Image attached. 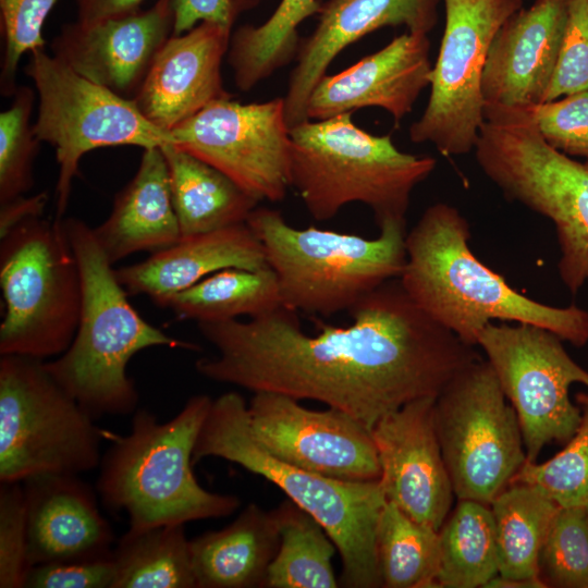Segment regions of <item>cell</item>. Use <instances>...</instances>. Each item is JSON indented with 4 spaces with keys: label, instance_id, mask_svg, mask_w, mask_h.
<instances>
[{
    "label": "cell",
    "instance_id": "cell-9",
    "mask_svg": "<svg viewBox=\"0 0 588 588\" xmlns=\"http://www.w3.org/2000/svg\"><path fill=\"white\" fill-rule=\"evenodd\" d=\"M44 362L0 355V482L81 475L100 464L103 429Z\"/></svg>",
    "mask_w": 588,
    "mask_h": 588
},
{
    "label": "cell",
    "instance_id": "cell-1",
    "mask_svg": "<svg viewBox=\"0 0 588 588\" xmlns=\"http://www.w3.org/2000/svg\"><path fill=\"white\" fill-rule=\"evenodd\" d=\"M352 323L318 322L307 334L283 306L248 321L198 322L217 350L195 368L203 377L256 392L313 400L340 409L371 431L385 415L437 397L482 357L407 295L399 278L348 310Z\"/></svg>",
    "mask_w": 588,
    "mask_h": 588
},
{
    "label": "cell",
    "instance_id": "cell-2",
    "mask_svg": "<svg viewBox=\"0 0 588 588\" xmlns=\"http://www.w3.org/2000/svg\"><path fill=\"white\" fill-rule=\"evenodd\" d=\"M469 238L468 221L445 203L427 207L406 233L399 280L421 310L471 346L494 320L538 326L576 347L588 343L587 310L550 306L516 291L475 256Z\"/></svg>",
    "mask_w": 588,
    "mask_h": 588
},
{
    "label": "cell",
    "instance_id": "cell-16",
    "mask_svg": "<svg viewBox=\"0 0 588 588\" xmlns=\"http://www.w3.org/2000/svg\"><path fill=\"white\" fill-rule=\"evenodd\" d=\"M434 403L427 396L405 404L382 417L371 436L385 500L439 531L455 494L436 430Z\"/></svg>",
    "mask_w": 588,
    "mask_h": 588
},
{
    "label": "cell",
    "instance_id": "cell-12",
    "mask_svg": "<svg viewBox=\"0 0 588 588\" xmlns=\"http://www.w3.org/2000/svg\"><path fill=\"white\" fill-rule=\"evenodd\" d=\"M444 30L430 75V95L409 138L430 143L445 156L474 151L485 120L482 75L502 24L523 0H442Z\"/></svg>",
    "mask_w": 588,
    "mask_h": 588
},
{
    "label": "cell",
    "instance_id": "cell-36",
    "mask_svg": "<svg viewBox=\"0 0 588 588\" xmlns=\"http://www.w3.org/2000/svg\"><path fill=\"white\" fill-rule=\"evenodd\" d=\"M546 587L588 588V511L586 505L560 507L539 556Z\"/></svg>",
    "mask_w": 588,
    "mask_h": 588
},
{
    "label": "cell",
    "instance_id": "cell-18",
    "mask_svg": "<svg viewBox=\"0 0 588 588\" xmlns=\"http://www.w3.org/2000/svg\"><path fill=\"white\" fill-rule=\"evenodd\" d=\"M441 0H327L313 33L301 39L296 65L283 97L289 128L307 121V102L331 62L350 45L382 27L405 26L428 35L437 25Z\"/></svg>",
    "mask_w": 588,
    "mask_h": 588
},
{
    "label": "cell",
    "instance_id": "cell-6",
    "mask_svg": "<svg viewBox=\"0 0 588 588\" xmlns=\"http://www.w3.org/2000/svg\"><path fill=\"white\" fill-rule=\"evenodd\" d=\"M290 182L308 213L327 221L351 203L370 208L378 224L405 220L415 187L437 160L401 151L390 134L358 127L352 113L290 128Z\"/></svg>",
    "mask_w": 588,
    "mask_h": 588
},
{
    "label": "cell",
    "instance_id": "cell-28",
    "mask_svg": "<svg viewBox=\"0 0 588 588\" xmlns=\"http://www.w3.org/2000/svg\"><path fill=\"white\" fill-rule=\"evenodd\" d=\"M490 507L495 526L499 575L541 580V548L561 506L530 486L511 483Z\"/></svg>",
    "mask_w": 588,
    "mask_h": 588
},
{
    "label": "cell",
    "instance_id": "cell-8",
    "mask_svg": "<svg viewBox=\"0 0 588 588\" xmlns=\"http://www.w3.org/2000/svg\"><path fill=\"white\" fill-rule=\"evenodd\" d=\"M0 355L58 357L73 341L83 284L64 218H34L0 238Z\"/></svg>",
    "mask_w": 588,
    "mask_h": 588
},
{
    "label": "cell",
    "instance_id": "cell-43",
    "mask_svg": "<svg viewBox=\"0 0 588 588\" xmlns=\"http://www.w3.org/2000/svg\"><path fill=\"white\" fill-rule=\"evenodd\" d=\"M48 199L47 193L40 192L0 204V238L23 222L42 217Z\"/></svg>",
    "mask_w": 588,
    "mask_h": 588
},
{
    "label": "cell",
    "instance_id": "cell-22",
    "mask_svg": "<svg viewBox=\"0 0 588 588\" xmlns=\"http://www.w3.org/2000/svg\"><path fill=\"white\" fill-rule=\"evenodd\" d=\"M568 0H536L499 28L482 75L486 103L528 108L544 101L561 49Z\"/></svg>",
    "mask_w": 588,
    "mask_h": 588
},
{
    "label": "cell",
    "instance_id": "cell-11",
    "mask_svg": "<svg viewBox=\"0 0 588 588\" xmlns=\"http://www.w3.org/2000/svg\"><path fill=\"white\" fill-rule=\"evenodd\" d=\"M483 358L436 397L434 424L458 500L490 505L527 461L517 415Z\"/></svg>",
    "mask_w": 588,
    "mask_h": 588
},
{
    "label": "cell",
    "instance_id": "cell-26",
    "mask_svg": "<svg viewBox=\"0 0 588 588\" xmlns=\"http://www.w3.org/2000/svg\"><path fill=\"white\" fill-rule=\"evenodd\" d=\"M160 148L182 236L245 223L258 206L259 201L209 163L173 144Z\"/></svg>",
    "mask_w": 588,
    "mask_h": 588
},
{
    "label": "cell",
    "instance_id": "cell-45",
    "mask_svg": "<svg viewBox=\"0 0 588 588\" xmlns=\"http://www.w3.org/2000/svg\"><path fill=\"white\" fill-rule=\"evenodd\" d=\"M483 588H547L541 580H524L505 578L501 575L492 577Z\"/></svg>",
    "mask_w": 588,
    "mask_h": 588
},
{
    "label": "cell",
    "instance_id": "cell-40",
    "mask_svg": "<svg viewBox=\"0 0 588 588\" xmlns=\"http://www.w3.org/2000/svg\"><path fill=\"white\" fill-rule=\"evenodd\" d=\"M588 89V0H568L556 68L544 101Z\"/></svg>",
    "mask_w": 588,
    "mask_h": 588
},
{
    "label": "cell",
    "instance_id": "cell-41",
    "mask_svg": "<svg viewBox=\"0 0 588 588\" xmlns=\"http://www.w3.org/2000/svg\"><path fill=\"white\" fill-rule=\"evenodd\" d=\"M114 578L112 556L50 562L28 567L23 588H112Z\"/></svg>",
    "mask_w": 588,
    "mask_h": 588
},
{
    "label": "cell",
    "instance_id": "cell-17",
    "mask_svg": "<svg viewBox=\"0 0 588 588\" xmlns=\"http://www.w3.org/2000/svg\"><path fill=\"white\" fill-rule=\"evenodd\" d=\"M173 28V0H157L144 11L66 23L50 47L56 59L81 76L133 99Z\"/></svg>",
    "mask_w": 588,
    "mask_h": 588
},
{
    "label": "cell",
    "instance_id": "cell-7",
    "mask_svg": "<svg viewBox=\"0 0 588 588\" xmlns=\"http://www.w3.org/2000/svg\"><path fill=\"white\" fill-rule=\"evenodd\" d=\"M277 275L282 306L332 316L350 310L381 284L401 275L406 260V221L387 220L379 234L308 226L297 229L278 210L256 207L246 220Z\"/></svg>",
    "mask_w": 588,
    "mask_h": 588
},
{
    "label": "cell",
    "instance_id": "cell-15",
    "mask_svg": "<svg viewBox=\"0 0 588 588\" xmlns=\"http://www.w3.org/2000/svg\"><path fill=\"white\" fill-rule=\"evenodd\" d=\"M257 440L296 467L345 481L379 480L371 431L348 414L309 409L275 392H256L247 404Z\"/></svg>",
    "mask_w": 588,
    "mask_h": 588
},
{
    "label": "cell",
    "instance_id": "cell-35",
    "mask_svg": "<svg viewBox=\"0 0 588 588\" xmlns=\"http://www.w3.org/2000/svg\"><path fill=\"white\" fill-rule=\"evenodd\" d=\"M0 113V204L25 195L34 186V161L40 140L30 125L35 91L17 86Z\"/></svg>",
    "mask_w": 588,
    "mask_h": 588
},
{
    "label": "cell",
    "instance_id": "cell-37",
    "mask_svg": "<svg viewBox=\"0 0 588 588\" xmlns=\"http://www.w3.org/2000/svg\"><path fill=\"white\" fill-rule=\"evenodd\" d=\"M58 0H0L1 33L4 50L0 73V91L13 96L21 58L45 48L44 24Z\"/></svg>",
    "mask_w": 588,
    "mask_h": 588
},
{
    "label": "cell",
    "instance_id": "cell-21",
    "mask_svg": "<svg viewBox=\"0 0 588 588\" xmlns=\"http://www.w3.org/2000/svg\"><path fill=\"white\" fill-rule=\"evenodd\" d=\"M22 485L28 567L112 556L113 529L100 512L97 490L79 475H37Z\"/></svg>",
    "mask_w": 588,
    "mask_h": 588
},
{
    "label": "cell",
    "instance_id": "cell-42",
    "mask_svg": "<svg viewBox=\"0 0 588 588\" xmlns=\"http://www.w3.org/2000/svg\"><path fill=\"white\" fill-rule=\"evenodd\" d=\"M260 0H173V35H181L201 22L232 29L236 20L253 10Z\"/></svg>",
    "mask_w": 588,
    "mask_h": 588
},
{
    "label": "cell",
    "instance_id": "cell-31",
    "mask_svg": "<svg viewBox=\"0 0 588 588\" xmlns=\"http://www.w3.org/2000/svg\"><path fill=\"white\" fill-rule=\"evenodd\" d=\"M438 534L437 588H483L499 574L495 526L490 505L458 500Z\"/></svg>",
    "mask_w": 588,
    "mask_h": 588
},
{
    "label": "cell",
    "instance_id": "cell-34",
    "mask_svg": "<svg viewBox=\"0 0 588 588\" xmlns=\"http://www.w3.org/2000/svg\"><path fill=\"white\" fill-rule=\"evenodd\" d=\"M576 400L581 421L564 449L543 463L526 461L511 481L537 489L561 507L588 503V394Z\"/></svg>",
    "mask_w": 588,
    "mask_h": 588
},
{
    "label": "cell",
    "instance_id": "cell-25",
    "mask_svg": "<svg viewBox=\"0 0 588 588\" xmlns=\"http://www.w3.org/2000/svg\"><path fill=\"white\" fill-rule=\"evenodd\" d=\"M279 541L273 510L247 504L228 526L189 540L197 588L265 587Z\"/></svg>",
    "mask_w": 588,
    "mask_h": 588
},
{
    "label": "cell",
    "instance_id": "cell-19",
    "mask_svg": "<svg viewBox=\"0 0 588 588\" xmlns=\"http://www.w3.org/2000/svg\"><path fill=\"white\" fill-rule=\"evenodd\" d=\"M431 70L428 35L406 32L344 71L324 74L309 96L307 119L320 121L377 107L399 125L430 85Z\"/></svg>",
    "mask_w": 588,
    "mask_h": 588
},
{
    "label": "cell",
    "instance_id": "cell-14",
    "mask_svg": "<svg viewBox=\"0 0 588 588\" xmlns=\"http://www.w3.org/2000/svg\"><path fill=\"white\" fill-rule=\"evenodd\" d=\"M174 146L223 172L257 201H281L291 187L292 140L283 98L241 103L232 95L171 131Z\"/></svg>",
    "mask_w": 588,
    "mask_h": 588
},
{
    "label": "cell",
    "instance_id": "cell-38",
    "mask_svg": "<svg viewBox=\"0 0 588 588\" xmlns=\"http://www.w3.org/2000/svg\"><path fill=\"white\" fill-rule=\"evenodd\" d=\"M528 108L551 147L588 162V89Z\"/></svg>",
    "mask_w": 588,
    "mask_h": 588
},
{
    "label": "cell",
    "instance_id": "cell-32",
    "mask_svg": "<svg viewBox=\"0 0 588 588\" xmlns=\"http://www.w3.org/2000/svg\"><path fill=\"white\" fill-rule=\"evenodd\" d=\"M279 547L269 565L267 588H335V544L322 525L289 498L273 509Z\"/></svg>",
    "mask_w": 588,
    "mask_h": 588
},
{
    "label": "cell",
    "instance_id": "cell-5",
    "mask_svg": "<svg viewBox=\"0 0 588 588\" xmlns=\"http://www.w3.org/2000/svg\"><path fill=\"white\" fill-rule=\"evenodd\" d=\"M220 457L264 477L326 529L341 556L339 585L382 587L376 535L387 502L379 480L345 481L286 463L255 437L242 394L230 391L212 400L197 437L193 463Z\"/></svg>",
    "mask_w": 588,
    "mask_h": 588
},
{
    "label": "cell",
    "instance_id": "cell-13",
    "mask_svg": "<svg viewBox=\"0 0 588 588\" xmlns=\"http://www.w3.org/2000/svg\"><path fill=\"white\" fill-rule=\"evenodd\" d=\"M562 341L544 328L515 322H491L478 338L477 346L517 415L527 462H536L546 445L566 443L581 421L569 388L588 387V371Z\"/></svg>",
    "mask_w": 588,
    "mask_h": 588
},
{
    "label": "cell",
    "instance_id": "cell-39",
    "mask_svg": "<svg viewBox=\"0 0 588 588\" xmlns=\"http://www.w3.org/2000/svg\"><path fill=\"white\" fill-rule=\"evenodd\" d=\"M27 512L22 482L0 486V587L23 588L28 568Z\"/></svg>",
    "mask_w": 588,
    "mask_h": 588
},
{
    "label": "cell",
    "instance_id": "cell-4",
    "mask_svg": "<svg viewBox=\"0 0 588 588\" xmlns=\"http://www.w3.org/2000/svg\"><path fill=\"white\" fill-rule=\"evenodd\" d=\"M64 226L81 270L82 307L70 346L45 360V367L95 420L133 414L139 394L127 375L131 358L155 346L197 347L166 334L137 313L93 228L77 218H64Z\"/></svg>",
    "mask_w": 588,
    "mask_h": 588
},
{
    "label": "cell",
    "instance_id": "cell-27",
    "mask_svg": "<svg viewBox=\"0 0 588 588\" xmlns=\"http://www.w3.org/2000/svg\"><path fill=\"white\" fill-rule=\"evenodd\" d=\"M179 320L226 321L256 318L282 306L280 287L270 267L217 271L161 304Z\"/></svg>",
    "mask_w": 588,
    "mask_h": 588
},
{
    "label": "cell",
    "instance_id": "cell-44",
    "mask_svg": "<svg viewBox=\"0 0 588 588\" xmlns=\"http://www.w3.org/2000/svg\"><path fill=\"white\" fill-rule=\"evenodd\" d=\"M146 0H75L77 20L96 22L126 15L140 10Z\"/></svg>",
    "mask_w": 588,
    "mask_h": 588
},
{
    "label": "cell",
    "instance_id": "cell-20",
    "mask_svg": "<svg viewBox=\"0 0 588 588\" xmlns=\"http://www.w3.org/2000/svg\"><path fill=\"white\" fill-rule=\"evenodd\" d=\"M232 29L201 22L172 35L157 53L133 100L158 127L171 132L216 99L229 96L221 64Z\"/></svg>",
    "mask_w": 588,
    "mask_h": 588
},
{
    "label": "cell",
    "instance_id": "cell-24",
    "mask_svg": "<svg viewBox=\"0 0 588 588\" xmlns=\"http://www.w3.org/2000/svg\"><path fill=\"white\" fill-rule=\"evenodd\" d=\"M143 150L135 175L117 194L109 217L93 228L112 265L135 253L159 252L182 237L164 155L160 147Z\"/></svg>",
    "mask_w": 588,
    "mask_h": 588
},
{
    "label": "cell",
    "instance_id": "cell-33",
    "mask_svg": "<svg viewBox=\"0 0 588 588\" xmlns=\"http://www.w3.org/2000/svg\"><path fill=\"white\" fill-rule=\"evenodd\" d=\"M377 558L385 588H437L439 534L385 502L376 535Z\"/></svg>",
    "mask_w": 588,
    "mask_h": 588
},
{
    "label": "cell",
    "instance_id": "cell-23",
    "mask_svg": "<svg viewBox=\"0 0 588 588\" xmlns=\"http://www.w3.org/2000/svg\"><path fill=\"white\" fill-rule=\"evenodd\" d=\"M267 267L264 245L245 222L182 236L143 261L115 269V274L128 295H147L160 306L217 271Z\"/></svg>",
    "mask_w": 588,
    "mask_h": 588
},
{
    "label": "cell",
    "instance_id": "cell-10",
    "mask_svg": "<svg viewBox=\"0 0 588 588\" xmlns=\"http://www.w3.org/2000/svg\"><path fill=\"white\" fill-rule=\"evenodd\" d=\"M25 73L38 95L34 132L54 148L59 166L57 219L64 217L79 160L87 152L102 147L147 149L174 144L171 132L150 122L133 99L81 76L45 49L29 52Z\"/></svg>",
    "mask_w": 588,
    "mask_h": 588
},
{
    "label": "cell",
    "instance_id": "cell-30",
    "mask_svg": "<svg viewBox=\"0 0 588 588\" xmlns=\"http://www.w3.org/2000/svg\"><path fill=\"white\" fill-rule=\"evenodd\" d=\"M320 7L318 0H281L264 23L232 32L226 59L241 91L252 90L296 58L298 26Z\"/></svg>",
    "mask_w": 588,
    "mask_h": 588
},
{
    "label": "cell",
    "instance_id": "cell-3",
    "mask_svg": "<svg viewBox=\"0 0 588 588\" xmlns=\"http://www.w3.org/2000/svg\"><path fill=\"white\" fill-rule=\"evenodd\" d=\"M211 403L206 394L193 395L166 422L137 408L127 434L102 430L111 444L101 456L96 490L107 510L127 514L131 529L226 517L241 506L238 497L205 489L193 473Z\"/></svg>",
    "mask_w": 588,
    "mask_h": 588
},
{
    "label": "cell",
    "instance_id": "cell-46",
    "mask_svg": "<svg viewBox=\"0 0 588 588\" xmlns=\"http://www.w3.org/2000/svg\"><path fill=\"white\" fill-rule=\"evenodd\" d=\"M586 509H587V511H588V503L586 504Z\"/></svg>",
    "mask_w": 588,
    "mask_h": 588
},
{
    "label": "cell",
    "instance_id": "cell-29",
    "mask_svg": "<svg viewBox=\"0 0 588 588\" xmlns=\"http://www.w3.org/2000/svg\"><path fill=\"white\" fill-rule=\"evenodd\" d=\"M112 588H197L183 524L131 529L112 551Z\"/></svg>",
    "mask_w": 588,
    "mask_h": 588
}]
</instances>
